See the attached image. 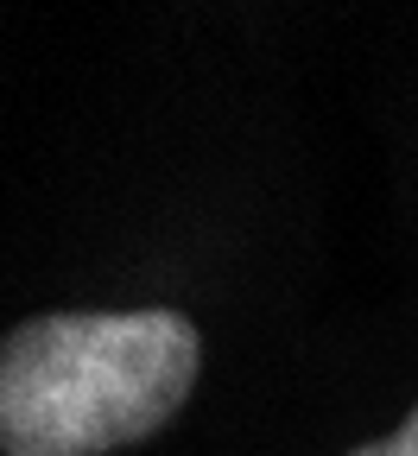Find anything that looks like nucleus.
I'll use <instances>...</instances> for the list:
<instances>
[{
	"label": "nucleus",
	"mask_w": 418,
	"mask_h": 456,
	"mask_svg": "<svg viewBox=\"0 0 418 456\" xmlns=\"http://www.w3.org/2000/svg\"><path fill=\"white\" fill-rule=\"evenodd\" d=\"M203 374L184 311H45L0 336V456H108L165 431Z\"/></svg>",
	"instance_id": "1"
},
{
	"label": "nucleus",
	"mask_w": 418,
	"mask_h": 456,
	"mask_svg": "<svg viewBox=\"0 0 418 456\" xmlns=\"http://www.w3.org/2000/svg\"><path fill=\"white\" fill-rule=\"evenodd\" d=\"M348 456H418V406L406 412V425H393V431L374 437V444H355Z\"/></svg>",
	"instance_id": "2"
}]
</instances>
